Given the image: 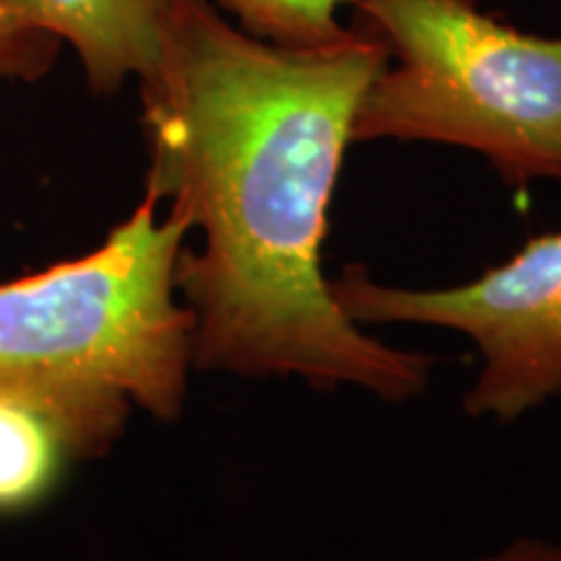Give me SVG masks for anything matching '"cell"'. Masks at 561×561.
<instances>
[{
  "label": "cell",
  "mask_w": 561,
  "mask_h": 561,
  "mask_svg": "<svg viewBox=\"0 0 561 561\" xmlns=\"http://www.w3.org/2000/svg\"><path fill=\"white\" fill-rule=\"evenodd\" d=\"M388 62L371 34L284 47L214 0H170L157 68L138 81L146 193L170 201L201 248H182L193 364L242 380L426 396L434 356L351 322L322 268L328 210L364 91Z\"/></svg>",
  "instance_id": "obj_1"
},
{
  "label": "cell",
  "mask_w": 561,
  "mask_h": 561,
  "mask_svg": "<svg viewBox=\"0 0 561 561\" xmlns=\"http://www.w3.org/2000/svg\"><path fill=\"white\" fill-rule=\"evenodd\" d=\"M187 234L144 193L96 250L0 284V382L121 398L178 421L195 369L193 312L174 280Z\"/></svg>",
  "instance_id": "obj_2"
},
{
  "label": "cell",
  "mask_w": 561,
  "mask_h": 561,
  "mask_svg": "<svg viewBox=\"0 0 561 561\" xmlns=\"http://www.w3.org/2000/svg\"><path fill=\"white\" fill-rule=\"evenodd\" d=\"M348 11L388 50L354 144L458 146L510 187L561 182V37L515 30L476 0H354Z\"/></svg>",
  "instance_id": "obj_3"
},
{
  "label": "cell",
  "mask_w": 561,
  "mask_h": 561,
  "mask_svg": "<svg viewBox=\"0 0 561 561\" xmlns=\"http://www.w3.org/2000/svg\"><path fill=\"white\" fill-rule=\"evenodd\" d=\"M331 289L362 328H439L471 341L479 369L462 396L471 419L515 424L561 398V229L530 237L507 261L455 286L388 284L351 263Z\"/></svg>",
  "instance_id": "obj_4"
},
{
  "label": "cell",
  "mask_w": 561,
  "mask_h": 561,
  "mask_svg": "<svg viewBox=\"0 0 561 561\" xmlns=\"http://www.w3.org/2000/svg\"><path fill=\"white\" fill-rule=\"evenodd\" d=\"M130 411L121 398L0 382V517L37 507L70 462L102 458Z\"/></svg>",
  "instance_id": "obj_5"
},
{
  "label": "cell",
  "mask_w": 561,
  "mask_h": 561,
  "mask_svg": "<svg viewBox=\"0 0 561 561\" xmlns=\"http://www.w3.org/2000/svg\"><path fill=\"white\" fill-rule=\"evenodd\" d=\"M30 30L66 42L94 94H115L157 68L170 0H5Z\"/></svg>",
  "instance_id": "obj_6"
},
{
  "label": "cell",
  "mask_w": 561,
  "mask_h": 561,
  "mask_svg": "<svg viewBox=\"0 0 561 561\" xmlns=\"http://www.w3.org/2000/svg\"><path fill=\"white\" fill-rule=\"evenodd\" d=\"M244 32L284 47H318L348 34L341 9L354 0H214Z\"/></svg>",
  "instance_id": "obj_7"
},
{
  "label": "cell",
  "mask_w": 561,
  "mask_h": 561,
  "mask_svg": "<svg viewBox=\"0 0 561 561\" xmlns=\"http://www.w3.org/2000/svg\"><path fill=\"white\" fill-rule=\"evenodd\" d=\"M58 53V39L21 24L0 0V81H39L53 70Z\"/></svg>",
  "instance_id": "obj_8"
},
{
  "label": "cell",
  "mask_w": 561,
  "mask_h": 561,
  "mask_svg": "<svg viewBox=\"0 0 561 561\" xmlns=\"http://www.w3.org/2000/svg\"><path fill=\"white\" fill-rule=\"evenodd\" d=\"M468 561H561V541H546L536 536H520L515 541L496 546Z\"/></svg>",
  "instance_id": "obj_9"
}]
</instances>
